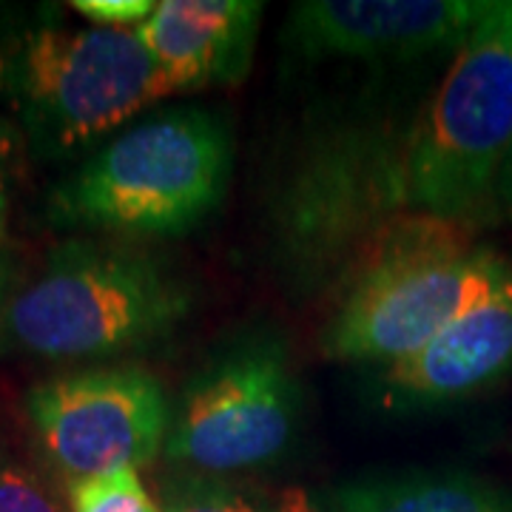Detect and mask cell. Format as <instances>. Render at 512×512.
<instances>
[{
    "label": "cell",
    "mask_w": 512,
    "mask_h": 512,
    "mask_svg": "<svg viewBox=\"0 0 512 512\" xmlns=\"http://www.w3.org/2000/svg\"><path fill=\"white\" fill-rule=\"evenodd\" d=\"M322 350L339 362L396 365L481 302L512 291V259L473 245L470 228L404 214L348 274Z\"/></svg>",
    "instance_id": "6da1fadb"
},
{
    "label": "cell",
    "mask_w": 512,
    "mask_h": 512,
    "mask_svg": "<svg viewBox=\"0 0 512 512\" xmlns=\"http://www.w3.org/2000/svg\"><path fill=\"white\" fill-rule=\"evenodd\" d=\"M413 126L345 120L308 137L271 200L279 271L302 291L348 276L367 245L410 211L407 154Z\"/></svg>",
    "instance_id": "7a4b0ae2"
},
{
    "label": "cell",
    "mask_w": 512,
    "mask_h": 512,
    "mask_svg": "<svg viewBox=\"0 0 512 512\" xmlns=\"http://www.w3.org/2000/svg\"><path fill=\"white\" fill-rule=\"evenodd\" d=\"M234 134L217 111L185 106L117 134L55 191L57 220L131 237H183L225 200Z\"/></svg>",
    "instance_id": "3957f363"
},
{
    "label": "cell",
    "mask_w": 512,
    "mask_h": 512,
    "mask_svg": "<svg viewBox=\"0 0 512 512\" xmlns=\"http://www.w3.org/2000/svg\"><path fill=\"white\" fill-rule=\"evenodd\" d=\"M191 308L188 282L154 256L69 242L9 302L6 325L40 359H103L160 342Z\"/></svg>",
    "instance_id": "277c9868"
},
{
    "label": "cell",
    "mask_w": 512,
    "mask_h": 512,
    "mask_svg": "<svg viewBox=\"0 0 512 512\" xmlns=\"http://www.w3.org/2000/svg\"><path fill=\"white\" fill-rule=\"evenodd\" d=\"M512 146V0L487 3L410 134L413 214L473 225L490 220Z\"/></svg>",
    "instance_id": "5b68a950"
},
{
    "label": "cell",
    "mask_w": 512,
    "mask_h": 512,
    "mask_svg": "<svg viewBox=\"0 0 512 512\" xmlns=\"http://www.w3.org/2000/svg\"><path fill=\"white\" fill-rule=\"evenodd\" d=\"M12 86L46 154H72L177 94L140 37L103 26L29 32L12 60Z\"/></svg>",
    "instance_id": "8992f818"
},
{
    "label": "cell",
    "mask_w": 512,
    "mask_h": 512,
    "mask_svg": "<svg viewBox=\"0 0 512 512\" xmlns=\"http://www.w3.org/2000/svg\"><path fill=\"white\" fill-rule=\"evenodd\" d=\"M299 384L274 333H245L185 384L165 456L200 473H245L291 447Z\"/></svg>",
    "instance_id": "52a82bcc"
},
{
    "label": "cell",
    "mask_w": 512,
    "mask_h": 512,
    "mask_svg": "<svg viewBox=\"0 0 512 512\" xmlns=\"http://www.w3.org/2000/svg\"><path fill=\"white\" fill-rule=\"evenodd\" d=\"M26 410L43 450L74 481L140 467L165 447L171 407L143 367H103L37 384Z\"/></svg>",
    "instance_id": "ba28073f"
},
{
    "label": "cell",
    "mask_w": 512,
    "mask_h": 512,
    "mask_svg": "<svg viewBox=\"0 0 512 512\" xmlns=\"http://www.w3.org/2000/svg\"><path fill=\"white\" fill-rule=\"evenodd\" d=\"M484 6L470 0H311L291 9L288 40L308 57H421L458 49Z\"/></svg>",
    "instance_id": "9c48e42d"
},
{
    "label": "cell",
    "mask_w": 512,
    "mask_h": 512,
    "mask_svg": "<svg viewBox=\"0 0 512 512\" xmlns=\"http://www.w3.org/2000/svg\"><path fill=\"white\" fill-rule=\"evenodd\" d=\"M512 373V291L481 302L424 348L384 370V402L402 410L464 402Z\"/></svg>",
    "instance_id": "30bf717a"
},
{
    "label": "cell",
    "mask_w": 512,
    "mask_h": 512,
    "mask_svg": "<svg viewBox=\"0 0 512 512\" xmlns=\"http://www.w3.org/2000/svg\"><path fill=\"white\" fill-rule=\"evenodd\" d=\"M262 9L254 0H163L134 35L177 94L237 86L254 63Z\"/></svg>",
    "instance_id": "8fae6325"
},
{
    "label": "cell",
    "mask_w": 512,
    "mask_h": 512,
    "mask_svg": "<svg viewBox=\"0 0 512 512\" xmlns=\"http://www.w3.org/2000/svg\"><path fill=\"white\" fill-rule=\"evenodd\" d=\"M333 504L339 512H512V493L470 473L427 470L348 481Z\"/></svg>",
    "instance_id": "7c38bea8"
},
{
    "label": "cell",
    "mask_w": 512,
    "mask_h": 512,
    "mask_svg": "<svg viewBox=\"0 0 512 512\" xmlns=\"http://www.w3.org/2000/svg\"><path fill=\"white\" fill-rule=\"evenodd\" d=\"M72 512H160L137 467H120L111 473L74 481Z\"/></svg>",
    "instance_id": "4fadbf2b"
},
{
    "label": "cell",
    "mask_w": 512,
    "mask_h": 512,
    "mask_svg": "<svg viewBox=\"0 0 512 512\" xmlns=\"http://www.w3.org/2000/svg\"><path fill=\"white\" fill-rule=\"evenodd\" d=\"M160 512H259L237 490L205 476H185L168 484Z\"/></svg>",
    "instance_id": "5bb4252c"
},
{
    "label": "cell",
    "mask_w": 512,
    "mask_h": 512,
    "mask_svg": "<svg viewBox=\"0 0 512 512\" xmlns=\"http://www.w3.org/2000/svg\"><path fill=\"white\" fill-rule=\"evenodd\" d=\"M0 512H63L46 487L18 464H0Z\"/></svg>",
    "instance_id": "9a60e30c"
},
{
    "label": "cell",
    "mask_w": 512,
    "mask_h": 512,
    "mask_svg": "<svg viewBox=\"0 0 512 512\" xmlns=\"http://www.w3.org/2000/svg\"><path fill=\"white\" fill-rule=\"evenodd\" d=\"M72 9L83 18L100 23L103 29H120L128 23L143 26L157 9V3L151 0H74Z\"/></svg>",
    "instance_id": "2e32d148"
},
{
    "label": "cell",
    "mask_w": 512,
    "mask_h": 512,
    "mask_svg": "<svg viewBox=\"0 0 512 512\" xmlns=\"http://www.w3.org/2000/svg\"><path fill=\"white\" fill-rule=\"evenodd\" d=\"M490 220H512V146L504 157V163H501L498 180H495Z\"/></svg>",
    "instance_id": "e0dca14e"
},
{
    "label": "cell",
    "mask_w": 512,
    "mask_h": 512,
    "mask_svg": "<svg viewBox=\"0 0 512 512\" xmlns=\"http://www.w3.org/2000/svg\"><path fill=\"white\" fill-rule=\"evenodd\" d=\"M276 512H330L322 501H316L308 490L302 487H288L276 501Z\"/></svg>",
    "instance_id": "ac0fdd59"
},
{
    "label": "cell",
    "mask_w": 512,
    "mask_h": 512,
    "mask_svg": "<svg viewBox=\"0 0 512 512\" xmlns=\"http://www.w3.org/2000/svg\"><path fill=\"white\" fill-rule=\"evenodd\" d=\"M3 225H6V197H3V188H0V237H3Z\"/></svg>",
    "instance_id": "d6986e66"
},
{
    "label": "cell",
    "mask_w": 512,
    "mask_h": 512,
    "mask_svg": "<svg viewBox=\"0 0 512 512\" xmlns=\"http://www.w3.org/2000/svg\"><path fill=\"white\" fill-rule=\"evenodd\" d=\"M6 148H9V143H6V137H3V128H0V163H3V157H6Z\"/></svg>",
    "instance_id": "ffe728a7"
},
{
    "label": "cell",
    "mask_w": 512,
    "mask_h": 512,
    "mask_svg": "<svg viewBox=\"0 0 512 512\" xmlns=\"http://www.w3.org/2000/svg\"><path fill=\"white\" fill-rule=\"evenodd\" d=\"M0 293H3V274H0Z\"/></svg>",
    "instance_id": "44dd1931"
}]
</instances>
